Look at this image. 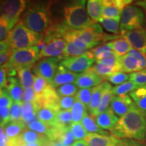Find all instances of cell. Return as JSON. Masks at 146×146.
Wrapping results in <instances>:
<instances>
[{
    "label": "cell",
    "instance_id": "obj_15",
    "mask_svg": "<svg viewBox=\"0 0 146 146\" xmlns=\"http://www.w3.org/2000/svg\"><path fill=\"white\" fill-rule=\"evenodd\" d=\"M87 146H118L121 140L113 135L89 133L83 139Z\"/></svg>",
    "mask_w": 146,
    "mask_h": 146
},
{
    "label": "cell",
    "instance_id": "obj_33",
    "mask_svg": "<svg viewBox=\"0 0 146 146\" xmlns=\"http://www.w3.org/2000/svg\"><path fill=\"white\" fill-rule=\"evenodd\" d=\"M89 52L96 60V61H100L112 52L111 42L104 43V44L100 45V46H97L91 49Z\"/></svg>",
    "mask_w": 146,
    "mask_h": 146
},
{
    "label": "cell",
    "instance_id": "obj_5",
    "mask_svg": "<svg viewBox=\"0 0 146 146\" xmlns=\"http://www.w3.org/2000/svg\"><path fill=\"white\" fill-rule=\"evenodd\" d=\"M116 37V36H112L105 33H98L89 27V28L80 31L70 28L66 33L63 39L66 42L78 40L86 44L89 48L91 49L94 48V47L101 44L103 42L114 39Z\"/></svg>",
    "mask_w": 146,
    "mask_h": 146
},
{
    "label": "cell",
    "instance_id": "obj_26",
    "mask_svg": "<svg viewBox=\"0 0 146 146\" xmlns=\"http://www.w3.org/2000/svg\"><path fill=\"white\" fill-rule=\"evenodd\" d=\"M140 70L138 62L131 55L126 54L120 58V71L125 73H133Z\"/></svg>",
    "mask_w": 146,
    "mask_h": 146
},
{
    "label": "cell",
    "instance_id": "obj_4",
    "mask_svg": "<svg viewBox=\"0 0 146 146\" xmlns=\"http://www.w3.org/2000/svg\"><path fill=\"white\" fill-rule=\"evenodd\" d=\"M85 1H76L64 7L65 23L74 30H83L89 28L93 22L85 8Z\"/></svg>",
    "mask_w": 146,
    "mask_h": 146
},
{
    "label": "cell",
    "instance_id": "obj_50",
    "mask_svg": "<svg viewBox=\"0 0 146 146\" xmlns=\"http://www.w3.org/2000/svg\"><path fill=\"white\" fill-rule=\"evenodd\" d=\"M76 101L74 97H62L59 101V108L60 110H70Z\"/></svg>",
    "mask_w": 146,
    "mask_h": 146
},
{
    "label": "cell",
    "instance_id": "obj_23",
    "mask_svg": "<svg viewBox=\"0 0 146 146\" xmlns=\"http://www.w3.org/2000/svg\"><path fill=\"white\" fill-rule=\"evenodd\" d=\"M129 96L134 102L136 107L146 117V85L139 86L131 92Z\"/></svg>",
    "mask_w": 146,
    "mask_h": 146
},
{
    "label": "cell",
    "instance_id": "obj_57",
    "mask_svg": "<svg viewBox=\"0 0 146 146\" xmlns=\"http://www.w3.org/2000/svg\"><path fill=\"white\" fill-rule=\"evenodd\" d=\"M7 76V69L4 67H0V87H3Z\"/></svg>",
    "mask_w": 146,
    "mask_h": 146
},
{
    "label": "cell",
    "instance_id": "obj_38",
    "mask_svg": "<svg viewBox=\"0 0 146 146\" xmlns=\"http://www.w3.org/2000/svg\"><path fill=\"white\" fill-rule=\"evenodd\" d=\"M27 127L30 130L35 131L36 133H39L40 134L45 135L47 136L50 133L52 126L43 123V122L40 121L39 119H36L29 124Z\"/></svg>",
    "mask_w": 146,
    "mask_h": 146
},
{
    "label": "cell",
    "instance_id": "obj_60",
    "mask_svg": "<svg viewBox=\"0 0 146 146\" xmlns=\"http://www.w3.org/2000/svg\"><path fill=\"white\" fill-rule=\"evenodd\" d=\"M46 146H63L59 141H50L49 140Z\"/></svg>",
    "mask_w": 146,
    "mask_h": 146
},
{
    "label": "cell",
    "instance_id": "obj_18",
    "mask_svg": "<svg viewBox=\"0 0 146 146\" xmlns=\"http://www.w3.org/2000/svg\"><path fill=\"white\" fill-rule=\"evenodd\" d=\"M98 126L104 130H112L118 121V117L110 108L105 112L101 113L94 117Z\"/></svg>",
    "mask_w": 146,
    "mask_h": 146
},
{
    "label": "cell",
    "instance_id": "obj_48",
    "mask_svg": "<svg viewBox=\"0 0 146 146\" xmlns=\"http://www.w3.org/2000/svg\"><path fill=\"white\" fill-rule=\"evenodd\" d=\"M11 28L9 23L1 17H0V41L8 39Z\"/></svg>",
    "mask_w": 146,
    "mask_h": 146
},
{
    "label": "cell",
    "instance_id": "obj_62",
    "mask_svg": "<svg viewBox=\"0 0 146 146\" xmlns=\"http://www.w3.org/2000/svg\"><path fill=\"white\" fill-rule=\"evenodd\" d=\"M0 126H3V127H4V123H3V121L2 118H1V116H0Z\"/></svg>",
    "mask_w": 146,
    "mask_h": 146
},
{
    "label": "cell",
    "instance_id": "obj_45",
    "mask_svg": "<svg viewBox=\"0 0 146 146\" xmlns=\"http://www.w3.org/2000/svg\"><path fill=\"white\" fill-rule=\"evenodd\" d=\"M129 81L138 86L146 85V69L129 74Z\"/></svg>",
    "mask_w": 146,
    "mask_h": 146
},
{
    "label": "cell",
    "instance_id": "obj_13",
    "mask_svg": "<svg viewBox=\"0 0 146 146\" xmlns=\"http://www.w3.org/2000/svg\"><path fill=\"white\" fill-rule=\"evenodd\" d=\"M121 36L130 43L133 49L146 55V28L121 32Z\"/></svg>",
    "mask_w": 146,
    "mask_h": 146
},
{
    "label": "cell",
    "instance_id": "obj_52",
    "mask_svg": "<svg viewBox=\"0 0 146 146\" xmlns=\"http://www.w3.org/2000/svg\"><path fill=\"white\" fill-rule=\"evenodd\" d=\"M12 104H13L12 100L8 95L7 91H5V94L0 96V108H10Z\"/></svg>",
    "mask_w": 146,
    "mask_h": 146
},
{
    "label": "cell",
    "instance_id": "obj_36",
    "mask_svg": "<svg viewBox=\"0 0 146 146\" xmlns=\"http://www.w3.org/2000/svg\"><path fill=\"white\" fill-rule=\"evenodd\" d=\"M99 23L104 29L108 32L118 34L120 31V21L113 18H101Z\"/></svg>",
    "mask_w": 146,
    "mask_h": 146
},
{
    "label": "cell",
    "instance_id": "obj_9",
    "mask_svg": "<svg viewBox=\"0 0 146 146\" xmlns=\"http://www.w3.org/2000/svg\"><path fill=\"white\" fill-rule=\"evenodd\" d=\"M96 61L89 52L76 57H68L62 60L60 65L75 73H83L92 67Z\"/></svg>",
    "mask_w": 146,
    "mask_h": 146
},
{
    "label": "cell",
    "instance_id": "obj_40",
    "mask_svg": "<svg viewBox=\"0 0 146 146\" xmlns=\"http://www.w3.org/2000/svg\"><path fill=\"white\" fill-rule=\"evenodd\" d=\"M106 79L108 80L110 83L117 86L127 82L129 79V74L121 71H116L108 76Z\"/></svg>",
    "mask_w": 146,
    "mask_h": 146
},
{
    "label": "cell",
    "instance_id": "obj_47",
    "mask_svg": "<svg viewBox=\"0 0 146 146\" xmlns=\"http://www.w3.org/2000/svg\"><path fill=\"white\" fill-rule=\"evenodd\" d=\"M127 54L131 55L137 60L140 70L146 69V55L139 51H137L132 48Z\"/></svg>",
    "mask_w": 146,
    "mask_h": 146
},
{
    "label": "cell",
    "instance_id": "obj_35",
    "mask_svg": "<svg viewBox=\"0 0 146 146\" xmlns=\"http://www.w3.org/2000/svg\"><path fill=\"white\" fill-rule=\"evenodd\" d=\"M70 112L73 123H80L83 119L84 115L87 112V108L83 104L76 100L72 108L70 109Z\"/></svg>",
    "mask_w": 146,
    "mask_h": 146
},
{
    "label": "cell",
    "instance_id": "obj_16",
    "mask_svg": "<svg viewBox=\"0 0 146 146\" xmlns=\"http://www.w3.org/2000/svg\"><path fill=\"white\" fill-rule=\"evenodd\" d=\"M104 79L91 68L78 74L74 84L81 89L94 88L103 83Z\"/></svg>",
    "mask_w": 146,
    "mask_h": 146
},
{
    "label": "cell",
    "instance_id": "obj_41",
    "mask_svg": "<svg viewBox=\"0 0 146 146\" xmlns=\"http://www.w3.org/2000/svg\"><path fill=\"white\" fill-rule=\"evenodd\" d=\"M93 88H86L81 89L78 90L77 93L75 95L76 100H78L81 103L87 108L90 103L91 99V95H92Z\"/></svg>",
    "mask_w": 146,
    "mask_h": 146
},
{
    "label": "cell",
    "instance_id": "obj_49",
    "mask_svg": "<svg viewBox=\"0 0 146 146\" xmlns=\"http://www.w3.org/2000/svg\"><path fill=\"white\" fill-rule=\"evenodd\" d=\"M74 139L72 132L70 129L66 130L63 134L62 135L59 141L62 143L63 146H72V144L74 143Z\"/></svg>",
    "mask_w": 146,
    "mask_h": 146
},
{
    "label": "cell",
    "instance_id": "obj_42",
    "mask_svg": "<svg viewBox=\"0 0 146 146\" xmlns=\"http://www.w3.org/2000/svg\"><path fill=\"white\" fill-rule=\"evenodd\" d=\"M57 94L60 97H72L76 94L78 88L75 84H66L57 89Z\"/></svg>",
    "mask_w": 146,
    "mask_h": 146
},
{
    "label": "cell",
    "instance_id": "obj_25",
    "mask_svg": "<svg viewBox=\"0 0 146 146\" xmlns=\"http://www.w3.org/2000/svg\"><path fill=\"white\" fill-rule=\"evenodd\" d=\"M105 89V81H104L102 84L98 86L95 87L93 88L92 95H91V99L90 103L87 108V111L90 113L91 116H94L96 111L100 106V102H101L102 94Z\"/></svg>",
    "mask_w": 146,
    "mask_h": 146
},
{
    "label": "cell",
    "instance_id": "obj_21",
    "mask_svg": "<svg viewBox=\"0 0 146 146\" xmlns=\"http://www.w3.org/2000/svg\"><path fill=\"white\" fill-rule=\"evenodd\" d=\"M104 8V0H89L87 3V13L94 23H98L101 19Z\"/></svg>",
    "mask_w": 146,
    "mask_h": 146
},
{
    "label": "cell",
    "instance_id": "obj_51",
    "mask_svg": "<svg viewBox=\"0 0 146 146\" xmlns=\"http://www.w3.org/2000/svg\"><path fill=\"white\" fill-rule=\"evenodd\" d=\"M36 94L33 87L25 89L23 96V102H33L36 100Z\"/></svg>",
    "mask_w": 146,
    "mask_h": 146
},
{
    "label": "cell",
    "instance_id": "obj_39",
    "mask_svg": "<svg viewBox=\"0 0 146 146\" xmlns=\"http://www.w3.org/2000/svg\"><path fill=\"white\" fill-rule=\"evenodd\" d=\"M6 91L12 101L14 102H23L24 91L23 87L21 86V83H20V81L14 84L13 86Z\"/></svg>",
    "mask_w": 146,
    "mask_h": 146
},
{
    "label": "cell",
    "instance_id": "obj_56",
    "mask_svg": "<svg viewBox=\"0 0 146 146\" xmlns=\"http://www.w3.org/2000/svg\"><path fill=\"white\" fill-rule=\"evenodd\" d=\"M12 50H10L9 51V52H7L5 53H3V54H0V66L5 65V64L9 61L11 56H12Z\"/></svg>",
    "mask_w": 146,
    "mask_h": 146
},
{
    "label": "cell",
    "instance_id": "obj_14",
    "mask_svg": "<svg viewBox=\"0 0 146 146\" xmlns=\"http://www.w3.org/2000/svg\"><path fill=\"white\" fill-rule=\"evenodd\" d=\"M135 106V104L130 96L126 95L123 96L113 97L110 108L118 117L121 118L129 112V110Z\"/></svg>",
    "mask_w": 146,
    "mask_h": 146
},
{
    "label": "cell",
    "instance_id": "obj_37",
    "mask_svg": "<svg viewBox=\"0 0 146 146\" xmlns=\"http://www.w3.org/2000/svg\"><path fill=\"white\" fill-rule=\"evenodd\" d=\"M90 68L94 72H96L97 74L101 76L104 80L106 79L107 76L112 74V72L117 71L116 68L109 66L108 65L104 64L99 62H96V64Z\"/></svg>",
    "mask_w": 146,
    "mask_h": 146
},
{
    "label": "cell",
    "instance_id": "obj_44",
    "mask_svg": "<svg viewBox=\"0 0 146 146\" xmlns=\"http://www.w3.org/2000/svg\"><path fill=\"white\" fill-rule=\"evenodd\" d=\"M48 82L40 76H35L34 84H33V89L35 92L36 96L39 97L41 96V94L44 92L45 89L49 85Z\"/></svg>",
    "mask_w": 146,
    "mask_h": 146
},
{
    "label": "cell",
    "instance_id": "obj_20",
    "mask_svg": "<svg viewBox=\"0 0 146 146\" xmlns=\"http://www.w3.org/2000/svg\"><path fill=\"white\" fill-rule=\"evenodd\" d=\"M89 49V47L83 42L78 40H74L70 42H66V46L63 54L67 57H76L85 54Z\"/></svg>",
    "mask_w": 146,
    "mask_h": 146
},
{
    "label": "cell",
    "instance_id": "obj_58",
    "mask_svg": "<svg viewBox=\"0 0 146 146\" xmlns=\"http://www.w3.org/2000/svg\"><path fill=\"white\" fill-rule=\"evenodd\" d=\"M49 140L50 139H48L45 140V141L36 142V143H33L24 144V145H22L21 146H46L47 142H48Z\"/></svg>",
    "mask_w": 146,
    "mask_h": 146
},
{
    "label": "cell",
    "instance_id": "obj_63",
    "mask_svg": "<svg viewBox=\"0 0 146 146\" xmlns=\"http://www.w3.org/2000/svg\"><path fill=\"white\" fill-rule=\"evenodd\" d=\"M0 14H1V5H0Z\"/></svg>",
    "mask_w": 146,
    "mask_h": 146
},
{
    "label": "cell",
    "instance_id": "obj_2",
    "mask_svg": "<svg viewBox=\"0 0 146 146\" xmlns=\"http://www.w3.org/2000/svg\"><path fill=\"white\" fill-rule=\"evenodd\" d=\"M21 21L33 31L45 33L52 24L49 8L41 3L33 4L22 15Z\"/></svg>",
    "mask_w": 146,
    "mask_h": 146
},
{
    "label": "cell",
    "instance_id": "obj_28",
    "mask_svg": "<svg viewBox=\"0 0 146 146\" xmlns=\"http://www.w3.org/2000/svg\"><path fill=\"white\" fill-rule=\"evenodd\" d=\"M26 129V125L23 121H10L4 126V131L8 139L19 137Z\"/></svg>",
    "mask_w": 146,
    "mask_h": 146
},
{
    "label": "cell",
    "instance_id": "obj_3",
    "mask_svg": "<svg viewBox=\"0 0 146 146\" xmlns=\"http://www.w3.org/2000/svg\"><path fill=\"white\" fill-rule=\"evenodd\" d=\"M44 34L27 28L20 21L9 34L8 40L12 50H23L35 46L43 39Z\"/></svg>",
    "mask_w": 146,
    "mask_h": 146
},
{
    "label": "cell",
    "instance_id": "obj_53",
    "mask_svg": "<svg viewBox=\"0 0 146 146\" xmlns=\"http://www.w3.org/2000/svg\"><path fill=\"white\" fill-rule=\"evenodd\" d=\"M10 108H0V116L2 118L4 126L10 122Z\"/></svg>",
    "mask_w": 146,
    "mask_h": 146
},
{
    "label": "cell",
    "instance_id": "obj_6",
    "mask_svg": "<svg viewBox=\"0 0 146 146\" xmlns=\"http://www.w3.org/2000/svg\"><path fill=\"white\" fill-rule=\"evenodd\" d=\"M144 28H146V16L144 11L135 5H127L120 16V31H131Z\"/></svg>",
    "mask_w": 146,
    "mask_h": 146
},
{
    "label": "cell",
    "instance_id": "obj_59",
    "mask_svg": "<svg viewBox=\"0 0 146 146\" xmlns=\"http://www.w3.org/2000/svg\"><path fill=\"white\" fill-rule=\"evenodd\" d=\"M134 5H137V6L141 8L142 10L144 11V12H145V16H146V0L136 1V2L134 3Z\"/></svg>",
    "mask_w": 146,
    "mask_h": 146
},
{
    "label": "cell",
    "instance_id": "obj_32",
    "mask_svg": "<svg viewBox=\"0 0 146 146\" xmlns=\"http://www.w3.org/2000/svg\"><path fill=\"white\" fill-rule=\"evenodd\" d=\"M113 52L120 57L125 56L133 48L130 43L125 39H118L110 41Z\"/></svg>",
    "mask_w": 146,
    "mask_h": 146
},
{
    "label": "cell",
    "instance_id": "obj_12",
    "mask_svg": "<svg viewBox=\"0 0 146 146\" xmlns=\"http://www.w3.org/2000/svg\"><path fill=\"white\" fill-rule=\"evenodd\" d=\"M132 2L131 0H104V8L102 18H113L120 21L122 12Z\"/></svg>",
    "mask_w": 146,
    "mask_h": 146
},
{
    "label": "cell",
    "instance_id": "obj_54",
    "mask_svg": "<svg viewBox=\"0 0 146 146\" xmlns=\"http://www.w3.org/2000/svg\"><path fill=\"white\" fill-rule=\"evenodd\" d=\"M118 146H146V145L141 141L135 140L124 139L121 140V142Z\"/></svg>",
    "mask_w": 146,
    "mask_h": 146
},
{
    "label": "cell",
    "instance_id": "obj_17",
    "mask_svg": "<svg viewBox=\"0 0 146 146\" xmlns=\"http://www.w3.org/2000/svg\"><path fill=\"white\" fill-rule=\"evenodd\" d=\"M78 73L73 72L72 71L68 70L62 66L59 65L57 72L55 74L52 83V85L54 88H56L58 86L70 84L73 82H75L76 78L78 76Z\"/></svg>",
    "mask_w": 146,
    "mask_h": 146
},
{
    "label": "cell",
    "instance_id": "obj_34",
    "mask_svg": "<svg viewBox=\"0 0 146 146\" xmlns=\"http://www.w3.org/2000/svg\"><path fill=\"white\" fill-rule=\"evenodd\" d=\"M139 86L137 85L130 81L125 82L121 85H117L113 87L112 93L114 96H123L130 94Z\"/></svg>",
    "mask_w": 146,
    "mask_h": 146
},
{
    "label": "cell",
    "instance_id": "obj_27",
    "mask_svg": "<svg viewBox=\"0 0 146 146\" xmlns=\"http://www.w3.org/2000/svg\"><path fill=\"white\" fill-rule=\"evenodd\" d=\"M81 123L87 133H98V134L104 135H109V133L106 131L101 129L98 126L94 117H93L91 115H89L87 112L84 115Z\"/></svg>",
    "mask_w": 146,
    "mask_h": 146
},
{
    "label": "cell",
    "instance_id": "obj_8",
    "mask_svg": "<svg viewBox=\"0 0 146 146\" xmlns=\"http://www.w3.org/2000/svg\"><path fill=\"white\" fill-rule=\"evenodd\" d=\"M27 2L24 0H8L0 1L1 14L0 17L9 23L11 29L19 22L22 14L26 8Z\"/></svg>",
    "mask_w": 146,
    "mask_h": 146
},
{
    "label": "cell",
    "instance_id": "obj_30",
    "mask_svg": "<svg viewBox=\"0 0 146 146\" xmlns=\"http://www.w3.org/2000/svg\"><path fill=\"white\" fill-rule=\"evenodd\" d=\"M72 123V118L70 110H60L58 112L56 122H55L54 126L64 129H70V127Z\"/></svg>",
    "mask_w": 146,
    "mask_h": 146
},
{
    "label": "cell",
    "instance_id": "obj_29",
    "mask_svg": "<svg viewBox=\"0 0 146 146\" xmlns=\"http://www.w3.org/2000/svg\"><path fill=\"white\" fill-rule=\"evenodd\" d=\"M58 111L52 108L42 107L37 112V118L40 121L50 126H54Z\"/></svg>",
    "mask_w": 146,
    "mask_h": 146
},
{
    "label": "cell",
    "instance_id": "obj_31",
    "mask_svg": "<svg viewBox=\"0 0 146 146\" xmlns=\"http://www.w3.org/2000/svg\"><path fill=\"white\" fill-rule=\"evenodd\" d=\"M17 71L20 83L23 89H26L33 87L35 75L31 68H21Z\"/></svg>",
    "mask_w": 146,
    "mask_h": 146
},
{
    "label": "cell",
    "instance_id": "obj_11",
    "mask_svg": "<svg viewBox=\"0 0 146 146\" xmlns=\"http://www.w3.org/2000/svg\"><path fill=\"white\" fill-rule=\"evenodd\" d=\"M43 41L45 46L39 53V60L41 58H58L63 54L66 46V41L62 38H43Z\"/></svg>",
    "mask_w": 146,
    "mask_h": 146
},
{
    "label": "cell",
    "instance_id": "obj_7",
    "mask_svg": "<svg viewBox=\"0 0 146 146\" xmlns=\"http://www.w3.org/2000/svg\"><path fill=\"white\" fill-rule=\"evenodd\" d=\"M39 50L36 46L23 50H13L9 61L2 66L5 68H31L39 60Z\"/></svg>",
    "mask_w": 146,
    "mask_h": 146
},
{
    "label": "cell",
    "instance_id": "obj_24",
    "mask_svg": "<svg viewBox=\"0 0 146 146\" xmlns=\"http://www.w3.org/2000/svg\"><path fill=\"white\" fill-rule=\"evenodd\" d=\"M112 89L113 87L111 85V84L108 82L105 81V89L103 94H102L100 106L96 111L93 117H96V116L105 112L106 110H107L108 109L110 108V106L111 104V102H112L113 97L114 96L112 93Z\"/></svg>",
    "mask_w": 146,
    "mask_h": 146
},
{
    "label": "cell",
    "instance_id": "obj_22",
    "mask_svg": "<svg viewBox=\"0 0 146 146\" xmlns=\"http://www.w3.org/2000/svg\"><path fill=\"white\" fill-rule=\"evenodd\" d=\"M16 139L20 146L24 145V144L33 143L48 139L47 137L45 135L40 134L39 133H36L35 131L30 130V129H25L21 135Z\"/></svg>",
    "mask_w": 146,
    "mask_h": 146
},
{
    "label": "cell",
    "instance_id": "obj_43",
    "mask_svg": "<svg viewBox=\"0 0 146 146\" xmlns=\"http://www.w3.org/2000/svg\"><path fill=\"white\" fill-rule=\"evenodd\" d=\"M70 130L72 132L74 139L77 141L84 139L88 135V133L84 129L81 123H73L70 127Z\"/></svg>",
    "mask_w": 146,
    "mask_h": 146
},
{
    "label": "cell",
    "instance_id": "obj_10",
    "mask_svg": "<svg viewBox=\"0 0 146 146\" xmlns=\"http://www.w3.org/2000/svg\"><path fill=\"white\" fill-rule=\"evenodd\" d=\"M59 62L61 61L58 58H45L36 64L34 71L36 75L42 76L51 84L59 67Z\"/></svg>",
    "mask_w": 146,
    "mask_h": 146
},
{
    "label": "cell",
    "instance_id": "obj_61",
    "mask_svg": "<svg viewBox=\"0 0 146 146\" xmlns=\"http://www.w3.org/2000/svg\"><path fill=\"white\" fill-rule=\"evenodd\" d=\"M72 146H87V145L83 140H80V141H76L74 142Z\"/></svg>",
    "mask_w": 146,
    "mask_h": 146
},
{
    "label": "cell",
    "instance_id": "obj_19",
    "mask_svg": "<svg viewBox=\"0 0 146 146\" xmlns=\"http://www.w3.org/2000/svg\"><path fill=\"white\" fill-rule=\"evenodd\" d=\"M39 108L35 102H23L22 105V121L28 125L33 121L38 119L37 112Z\"/></svg>",
    "mask_w": 146,
    "mask_h": 146
},
{
    "label": "cell",
    "instance_id": "obj_46",
    "mask_svg": "<svg viewBox=\"0 0 146 146\" xmlns=\"http://www.w3.org/2000/svg\"><path fill=\"white\" fill-rule=\"evenodd\" d=\"M22 105L23 102L12 104L10 108V121H22Z\"/></svg>",
    "mask_w": 146,
    "mask_h": 146
},
{
    "label": "cell",
    "instance_id": "obj_55",
    "mask_svg": "<svg viewBox=\"0 0 146 146\" xmlns=\"http://www.w3.org/2000/svg\"><path fill=\"white\" fill-rule=\"evenodd\" d=\"M10 50H12V49L11 48L10 42L8 39L0 41V54L9 52Z\"/></svg>",
    "mask_w": 146,
    "mask_h": 146
},
{
    "label": "cell",
    "instance_id": "obj_1",
    "mask_svg": "<svg viewBox=\"0 0 146 146\" xmlns=\"http://www.w3.org/2000/svg\"><path fill=\"white\" fill-rule=\"evenodd\" d=\"M113 136L118 139H133L138 141L146 140V117L136 106L118 119L111 130Z\"/></svg>",
    "mask_w": 146,
    "mask_h": 146
}]
</instances>
